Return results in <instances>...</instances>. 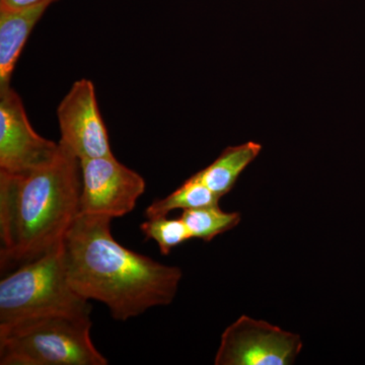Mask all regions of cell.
I'll use <instances>...</instances> for the list:
<instances>
[{"instance_id": "6da1fadb", "label": "cell", "mask_w": 365, "mask_h": 365, "mask_svg": "<svg viewBox=\"0 0 365 365\" xmlns=\"http://www.w3.org/2000/svg\"><path fill=\"white\" fill-rule=\"evenodd\" d=\"M112 220L78 213L72 223L62 242L72 288L83 299L104 304L120 322L169 306L176 297L181 269L122 246L113 237Z\"/></svg>"}, {"instance_id": "7a4b0ae2", "label": "cell", "mask_w": 365, "mask_h": 365, "mask_svg": "<svg viewBox=\"0 0 365 365\" xmlns=\"http://www.w3.org/2000/svg\"><path fill=\"white\" fill-rule=\"evenodd\" d=\"M56 158L23 175L0 173L1 264L35 260L63 242L79 213L81 162L59 143Z\"/></svg>"}, {"instance_id": "3957f363", "label": "cell", "mask_w": 365, "mask_h": 365, "mask_svg": "<svg viewBox=\"0 0 365 365\" xmlns=\"http://www.w3.org/2000/svg\"><path fill=\"white\" fill-rule=\"evenodd\" d=\"M90 316L52 314L0 329L1 365H107L91 337Z\"/></svg>"}, {"instance_id": "277c9868", "label": "cell", "mask_w": 365, "mask_h": 365, "mask_svg": "<svg viewBox=\"0 0 365 365\" xmlns=\"http://www.w3.org/2000/svg\"><path fill=\"white\" fill-rule=\"evenodd\" d=\"M90 300L72 288L59 244L0 281V329L52 314L90 316Z\"/></svg>"}, {"instance_id": "5b68a950", "label": "cell", "mask_w": 365, "mask_h": 365, "mask_svg": "<svg viewBox=\"0 0 365 365\" xmlns=\"http://www.w3.org/2000/svg\"><path fill=\"white\" fill-rule=\"evenodd\" d=\"M302 349L297 334L242 316L225 329L215 365H290Z\"/></svg>"}, {"instance_id": "8992f818", "label": "cell", "mask_w": 365, "mask_h": 365, "mask_svg": "<svg viewBox=\"0 0 365 365\" xmlns=\"http://www.w3.org/2000/svg\"><path fill=\"white\" fill-rule=\"evenodd\" d=\"M79 213L122 217L135 208L145 191L143 176L114 157L81 160Z\"/></svg>"}, {"instance_id": "52a82bcc", "label": "cell", "mask_w": 365, "mask_h": 365, "mask_svg": "<svg viewBox=\"0 0 365 365\" xmlns=\"http://www.w3.org/2000/svg\"><path fill=\"white\" fill-rule=\"evenodd\" d=\"M59 143L34 130L23 101L13 88L0 91V173L23 175L51 163Z\"/></svg>"}, {"instance_id": "ba28073f", "label": "cell", "mask_w": 365, "mask_h": 365, "mask_svg": "<svg viewBox=\"0 0 365 365\" xmlns=\"http://www.w3.org/2000/svg\"><path fill=\"white\" fill-rule=\"evenodd\" d=\"M59 143L81 160L113 155L101 115L95 86L90 79L76 81L57 109Z\"/></svg>"}, {"instance_id": "9c48e42d", "label": "cell", "mask_w": 365, "mask_h": 365, "mask_svg": "<svg viewBox=\"0 0 365 365\" xmlns=\"http://www.w3.org/2000/svg\"><path fill=\"white\" fill-rule=\"evenodd\" d=\"M57 0L19 9H0V91L11 88L14 67L33 29Z\"/></svg>"}, {"instance_id": "30bf717a", "label": "cell", "mask_w": 365, "mask_h": 365, "mask_svg": "<svg viewBox=\"0 0 365 365\" xmlns=\"http://www.w3.org/2000/svg\"><path fill=\"white\" fill-rule=\"evenodd\" d=\"M261 150V144L255 141L228 146L215 162L197 174L213 193L222 198L234 189L242 173L258 158Z\"/></svg>"}, {"instance_id": "8fae6325", "label": "cell", "mask_w": 365, "mask_h": 365, "mask_svg": "<svg viewBox=\"0 0 365 365\" xmlns=\"http://www.w3.org/2000/svg\"><path fill=\"white\" fill-rule=\"evenodd\" d=\"M220 198L204 184L198 174L186 180L169 196L157 199L146 208V218L168 216L176 209L189 210L220 205Z\"/></svg>"}, {"instance_id": "7c38bea8", "label": "cell", "mask_w": 365, "mask_h": 365, "mask_svg": "<svg viewBox=\"0 0 365 365\" xmlns=\"http://www.w3.org/2000/svg\"><path fill=\"white\" fill-rule=\"evenodd\" d=\"M186 223L192 239L211 242L217 235L232 230L241 222L239 212H225L218 206L182 211L180 216Z\"/></svg>"}, {"instance_id": "4fadbf2b", "label": "cell", "mask_w": 365, "mask_h": 365, "mask_svg": "<svg viewBox=\"0 0 365 365\" xmlns=\"http://www.w3.org/2000/svg\"><path fill=\"white\" fill-rule=\"evenodd\" d=\"M145 240H153L158 245L160 253L168 256L172 250L192 239L186 223L181 217L168 218L167 216L148 218L140 225Z\"/></svg>"}, {"instance_id": "5bb4252c", "label": "cell", "mask_w": 365, "mask_h": 365, "mask_svg": "<svg viewBox=\"0 0 365 365\" xmlns=\"http://www.w3.org/2000/svg\"><path fill=\"white\" fill-rule=\"evenodd\" d=\"M47 0H0V9H19L42 4Z\"/></svg>"}]
</instances>
